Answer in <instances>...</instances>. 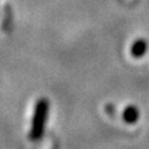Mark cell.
Returning a JSON list of instances; mask_svg holds the SVG:
<instances>
[{"label":"cell","instance_id":"6da1fadb","mask_svg":"<svg viewBox=\"0 0 149 149\" xmlns=\"http://www.w3.org/2000/svg\"><path fill=\"white\" fill-rule=\"evenodd\" d=\"M50 109V102L47 98H40L36 102L34 116H32L31 128L29 133V138L32 142H36L42 138L45 132V124L47 120V114Z\"/></svg>","mask_w":149,"mask_h":149},{"label":"cell","instance_id":"7a4b0ae2","mask_svg":"<svg viewBox=\"0 0 149 149\" xmlns=\"http://www.w3.org/2000/svg\"><path fill=\"white\" fill-rule=\"evenodd\" d=\"M147 50H148V42L144 39H139L132 45L130 54H132L133 57H142L147 52Z\"/></svg>","mask_w":149,"mask_h":149},{"label":"cell","instance_id":"3957f363","mask_svg":"<svg viewBox=\"0 0 149 149\" xmlns=\"http://www.w3.org/2000/svg\"><path fill=\"white\" fill-rule=\"evenodd\" d=\"M138 118H139V111H138L137 107L128 106L127 108L124 109V112H123V119H124V122L133 124V123L137 122Z\"/></svg>","mask_w":149,"mask_h":149}]
</instances>
